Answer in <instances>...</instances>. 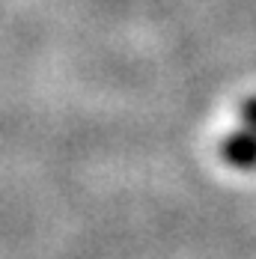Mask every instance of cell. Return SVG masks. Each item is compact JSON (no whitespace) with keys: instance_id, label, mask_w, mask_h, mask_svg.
Listing matches in <instances>:
<instances>
[{"instance_id":"7a4b0ae2","label":"cell","mask_w":256,"mask_h":259,"mask_svg":"<svg viewBox=\"0 0 256 259\" xmlns=\"http://www.w3.org/2000/svg\"><path fill=\"white\" fill-rule=\"evenodd\" d=\"M241 116H244L250 125H256V99H250V102L241 107Z\"/></svg>"},{"instance_id":"6da1fadb","label":"cell","mask_w":256,"mask_h":259,"mask_svg":"<svg viewBox=\"0 0 256 259\" xmlns=\"http://www.w3.org/2000/svg\"><path fill=\"white\" fill-rule=\"evenodd\" d=\"M224 158L235 167H256V134H232L224 143Z\"/></svg>"}]
</instances>
